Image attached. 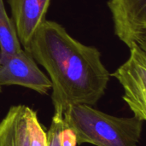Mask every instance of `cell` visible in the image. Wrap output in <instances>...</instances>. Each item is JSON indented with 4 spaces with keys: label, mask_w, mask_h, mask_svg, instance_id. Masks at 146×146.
<instances>
[{
    "label": "cell",
    "mask_w": 146,
    "mask_h": 146,
    "mask_svg": "<svg viewBox=\"0 0 146 146\" xmlns=\"http://www.w3.org/2000/svg\"><path fill=\"white\" fill-rule=\"evenodd\" d=\"M20 86L41 95L51 89L49 77L41 71L32 55L26 50L0 58V86Z\"/></svg>",
    "instance_id": "5"
},
{
    "label": "cell",
    "mask_w": 146,
    "mask_h": 146,
    "mask_svg": "<svg viewBox=\"0 0 146 146\" xmlns=\"http://www.w3.org/2000/svg\"><path fill=\"white\" fill-rule=\"evenodd\" d=\"M21 49L14 22L8 15L3 0H0V58L9 56Z\"/></svg>",
    "instance_id": "8"
},
{
    "label": "cell",
    "mask_w": 146,
    "mask_h": 146,
    "mask_svg": "<svg viewBox=\"0 0 146 146\" xmlns=\"http://www.w3.org/2000/svg\"><path fill=\"white\" fill-rule=\"evenodd\" d=\"M24 50L47 72L55 111L92 106L104 95L110 74L101 52L74 38L61 24L45 20Z\"/></svg>",
    "instance_id": "1"
},
{
    "label": "cell",
    "mask_w": 146,
    "mask_h": 146,
    "mask_svg": "<svg viewBox=\"0 0 146 146\" xmlns=\"http://www.w3.org/2000/svg\"><path fill=\"white\" fill-rule=\"evenodd\" d=\"M0 146H47L37 113L22 104L10 107L0 121Z\"/></svg>",
    "instance_id": "3"
},
{
    "label": "cell",
    "mask_w": 146,
    "mask_h": 146,
    "mask_svg": "<svg viewBox=\"0 0 146 146\" xmlns=\"http://www.w3.org/2000/svg\"><path fill=\"white\" fill-rule=\"evenodd\" d=\"M124 90L123 100L133 117L146 120V50L139 46L130 48V56L112 74Z\"/></svg>",
    "instance_id": "4"
},
{
    "label": "cell",
    "mask_w": 146,
    "mask_h": 146,
    "mask_svg": "<svg viewBox=\"0 0 146 146\" xmlns=\"http://www.w3.org/2000/svg\"><path fill=\"white\" fill-rule=\"evenodd\" d=\"M51 0H8L11 19L23 49L27 48L33 34L46 20Z\"/></svg>",
    "instance_id": "7"
},
{
    "label": "cell",
    "mask_w": 146,
    "mask_h": 146,
    "mask_svg": "<svg viewBox=\"0 0 146 146\" xmlns=\"http://www.w3.org/2000/svg\"><path fill=\"white\" fill-rule=\"evenodd\" d=\"M108 7L120 40L146 50V0H109Z\"/></svg>",
    "instance_id": "6"
},
{
    "label": "cell",
    "mask_w": 146,
    "mask_h": 146,
    "mask_svg": "<svg viewBox=\"0 0 146 146\" xmlns=\"http://www.w3.org/2000/svg\"><path fill=\"white\" fill-rule=\"evenodd\" d=\"M62 120L74 133L77 145L138 146L144 122L135 117L110 115L86 104L68 107Z\"/></svg>",
    "instance_id": "2"
},
{
    "label": "cell",
    "mask_w": 146,
    "mask_h": 146,
    "mask_svg": "<svg viewBox=\"0 0 146 146\" xmlns=\"http://www.w3.org/2000/svg\"><path fill=\"white\" fill-rule=\"evenodd\" d=\"M0 92H2V87L0 86Z\"/></svg>",
    "instance_id": "10"
},
{
    "label": "cell",
    "mask_w": 146,
    "mask_h": 146,
    "mask_svg": "<svg viewBox=\"0 0 146 146\" xmlns=\"http://www.w3.org/2000/svg\"><path fill=\"white\" fill-rule=\"evenodd\" d=\"M46 134L47 146H77L74 133L63 123L62 111H55Z\"/></svg>",
    "instance_id": "9"
}]
</instances>
